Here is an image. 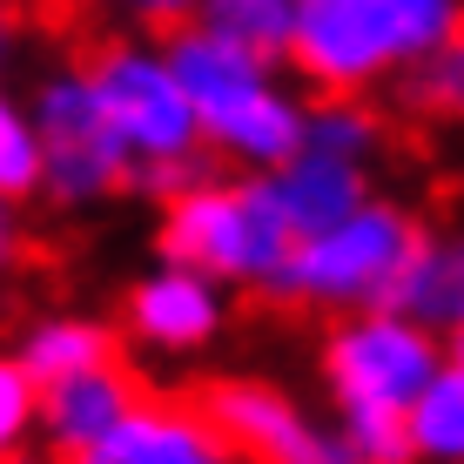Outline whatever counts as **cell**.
<instances>
[{
  "instance_id": "cell-16",
  "label": "cell",
  "mask_w": 464,
  "mask_h": 464,
  "mask_svg": "<svg viewBox=\"0 0 464 464\" xmlns=\"http://www.w3.org/2000/svg\"><path fill=\"white\" fill-rule=\"evenodd\" d=\"M303 141L343 155V162L377 169L383 149H391V121H383L377 94H310V108H303Z\"/></svg>"
},
{
  "instance_id": "cell-7",
  "label": "cell",
  "mask_w": 464,
  "mask_h": 464,
  "mask_svg": "<svg viewBox=\"0 0 464 464\" xmlns=\"http://www.w3.org/2000/svg\"><path fill=\"white\" fill-rule=\"evenodd\" d=\"M27 115H34V141H41L34 202L82 222V216H102L115 196H128L121 149H115V135H108L94 94H88L82 61L41 68V82L27 88Z\"/></svg>"
},
{
  "instance_id": "cell-15",
  "label": "cell",
  "mask_w": 464,
  "mask_h": 464,
  "mask_svg": "<svg viewBox=\"0 0 464 464\" xmlns=\"http://www.w3.org/2000/svg\"><path fill=\"white\" fill-rule=\"evenodd\" d=\"M14 357L34 371V383H47V377H68V371L121 357V330L108 324V316H88V310H41L34 324L21 330Z\"/></svg>"
},
{
  "instance_id": "cell-1",
  "label": "cell",
  "mask_w": 464,
  "mask_h": 464,
  "mask_svg": "<svg viewBox=\"0 0 464 464\" xmlns=\"http://www.w3.org/2000/svg\"><path fill=\"white\" fill-rule=\"evenodd\" d=\"M438 330L411 324L391 303L330 316L324 343H316V377H324V404L337 451L357 464H404V404L411 391L430 377V363L444 357Z\"/></svg>"
},
{
  "instance_id": "cell-13",
  "label": "cell",
  "mask_w": 464,
  "mask_h": 464,
  "mask_svg": "<svg viewBox=\"0 0 464 464\" xmlns=\"http://www.w3.org/2000/svg\"><path fill=\"white\" fill-rule=\"evenodd\" d=\"M383 303L404 310L411 324L438 330L444 343H458V330H464V243L451 229H430L424 222V236L411 243V256H404V269H397Z\"/></svg>"
},
{
  "instance_id": "cell-21",
  "label": "cell",
  "mask_w": 464,
  "mask_h": 464,
  "mask_svg": "<svg viewBox=\"0 0 464 464\" xmlns=\"http://www.w3.org/2000/svg\"><path fill=\"white\" fill-rule=\"evenodd\" d=\"M108 21L135 27V34H169V27L196 21V0H94Z\"/></svg>"
},
{
  "instance_id": "cell-17",
  "label": "cell",
  "mask_w": 464,
  "mask_h": 464,
  "mask_svg": "<svg viewBox=\"0 0 464 464\" xmlns=\"http://www.w3.org/2000/svg\"><path fill=\"white\" fill-rule=\"evenodd\" d=\"M290 21H296V0H196V27L269 61H283V47H290Z\"/></svg>"
},
{
  "instance_id": "cell-20",
  "label": "cell",
  "mask_w": 464,
  "mask_h": 464,
  "mask_svg": "<svg viewBox=\"0 0 464 464\" xmlns=\"http://www.w3.org/2000/svg\"><path fill=\"white\" fill-rule=\"evenodd\" d=\"M41 451V383L14 350H0V464Z\"/></svg>"
},
{
  "instance_id": "cell-14",
  "label": "cell",
  "mask_w": 464,
  "mask_h": 464,
  "mask_svg": "<svg viewBox=\"0 0 464 464\" xmlns=\"http://www.w3.org/2000/svg\"><path fill=\"white\" fill-rule=\"evenodd\" d=\"M397 430H404V464H458L464 458V363H458V350H444L430 363V377L411 391Z\"/></svg>"
},
{
  "instance_id": "cell-12",
  "label": "cell",
  "mask_w": 464,
  "mask_h": 464,
  "mask_svg": "<svg viewBox=\"0 0 464 464\" xmlns=\"http://www.w3.org/2000/svg\"><path fill=\"white\" fill-rule=\"evenodd\" d=\"M263 175H269V196H276L290 236H310V229H324V222H337L343 209H357V202L377 188V169L343 162V155L310 149V141H296V149L283 155L276 169H263Z\"/></svg>"
},
{
  "instance_id": "cell-9",
  "label": "cell",
  "mask_w": 464,
  "mask_h": 464,
  "mask_svg": "<svg viewBox=\"0 0 464 464\" xmlns=\"http://www.w3.org/2000/svg\"><path fill=\"white\" fill-rule=\"evenodd\" d=\"M115 330L135 350L162 357V363L209 357V350L229 337V290H222L216 276H202V269H188V263L155 256V263L121 290Z\"/></svg>"
},
{
  "instance_id": "cell-18",
  "label": "cell",
  "mask_w": 464,
  "mask_h": 464,
  "mask_svg": "<svg viewBox=\"0 0 464 464\" xmlns=\"http://www.w3.org/2000/svg\"><path fill=\"white\" fill-rule=\"evenodd\" d=\"M391 88H404L411 115H424V121H458V108H464V34L444 41V47H430V54H418Z\"/></svg>"
},
{
  "instance_id": "cell-5",
  "label": "cell",
  "mask_w": 464,
  "mask_h": 464,
  "mask_svg": "<svg viewBox=\"0 0 464 464\" xmlns=\"http://www.w3.org/2000/svg\"><path fill=\"white\" fill-rule=\"evenodd\" d=\"M82 74H88V94H94V108H102L115 149H121V169H128V188H135V196L162 202L169 188H182L196 169H209L196 115H188V94H182V74H175L162 34L121 27V34H108L82 61Z\"/></svg>"
},
{
  "instance_id": "cell-11",
  "label": "cell",
  "mask_w": 464,
  "mask_h": 464,
  "mask_svg": "<svg viewBox=\"0 0 464 464\" xmlns=\"http://www.w3.org/2000/svg\"><path fill=\"white\" fill-rule=\"evenodd\" d=\"M128 397H135V377L121 371V357L68 371V377H47L41 383V451L88 464V451L102 444V430L128 411Z\"/></svg>"
},
{
  "instance_id": "cell-6",
  "label": "cell",
  "mask_w": 464,
  "mask_h": 464,
  "mask_svg": "<svg viewBox=\"0 0 464 464\" xmlns=\"http://www.w3.org/2000/svg\"><path fill=\"white\" fill-rule=\"evenodd\" d=\"M418 236H424V216L411 209V202L371 188L357 209H343L337 222H324V229H310V236L290 243L276 296H290L316 316L371 310V303L391 296V283H397V269H404V256H411Z\"/></svg>"
},
{
  "instance_id": "cell-22",
  "label": "cell",
  "mask_w": 464,
  "mask_h": 464,
  "mask_svg": "<svg viewBox=\"0 0 464 464\" xmlns=\"http://www.w3.org/2000/svg\"><path fill=\"white\" fill-rule=\"evenodd\" d=\"M21 249H27V229H21V202H7V196H0V276H7V269L21 263Z\"/></svg>"
},
{
  "instance_id": "cell-19",
  "label": "cell",
  "mask_w": 464,
  "mask_h": 464,
  "mask_svg": "<svg viewBox=\"0 0 464 464\" xmlns=\"http://www.w3.org/2000/svg\"><path fill=\"white\" fill-rule=\"evenodd\" d=\"M34 182H41L34 115H27V94H14L7 74H0V196L27 209V202H34Z\"/></svg>"
},
{
  "instance_id": "cell-3",
  "label": "cell",
  "mask_w": 464,
  "mask_h": 464,
  "mask_svg": "<svg viewBox=\"0 0 464 464\" xmlns=\"http://www.w3.org/2000/svg\"><path fill=\"white\" fill-rule=\"evenodd\" d=\"M464 34V0H296L283 68L310 94H377Z\"/></svg>"
},
{
  "instance_id": "cell-8",
  "label": "cell",
  "mask_w": 464,
  "mask_h": 464,
  "mask_svg": "<svg viewBox=\"0 0 464 464\" xmlns=\"http://www.w3.org/2000/svg\"><path fill=\"white\" fill-rule=\"evenodd\" d=\"M196 404L216 430L222 458H243V464H343L330 418H316L296 391H283V383H269L256 371L209 377V391Z\"/></svg>"
},
{
  "instance_id": "cell-23",
  "label": "cell",
  "mask_w": 464,
  "mask_h": 464,
  "mask_svg": "<svg viewBox=\"0 0 464 464\" xmlns=\"http://www.w3.org/2000/svg\"><path fill=\"white\" fill-rule=\"evenodd\" d=\"M21 34H27L21 0H0V74H7V61H14V54H21Z\"/></svg>"
},
{
  "instance_id": "cell-2",
  "label": "cell",
  "mask_w": 464,
  "mask_h": 464,
  "mask_svg": "<svg viewBox=\"0 0 464 464\" xmlns=\"http://www.w3.org/2000/svg\"><path fill=\"white\" fill-rule=\"evenodd\" d=\"M175 74H182L188 115H196L202 155L222 169H276L303 141V108L310 88L296 82L283 61L249 54V47L209 34V27L182 21L162 34Z\"/></svg>"
},
{
  "instance_id": "cell-4",
  "label": "cell",
  "mask_w": 464,
  "mask_h": 464,
  "mask_svg": "<svg viewBox=\"0 0 464 464\" xmlns=\"http://www.w3.org/2000/svg\"><path fill=\"white\" fill-rule=\"evenodd\" d=\"M290 222H283L276 196H269L263 169H196L182 188L162 196V222H155V256L188 263L216 276L222 290H283V263H290Z\"/></svg>"
},
{
  "instance_id": "cell-10",
  "label": "cell",
  "mask_w": 464,
  "mask_h": 464,
  "mask_svg": "<svg viewBox=\"0 0 464 464\" xmlns=\"http://www.w3.org/2000/svg\"><path fill=\"white\" fill-rule=\"evenodd\" d=\"M88 464H222V444H216L209 418H202V404L135 391L128 411L88 451Z\"/></svg>"
}]
</instances>
